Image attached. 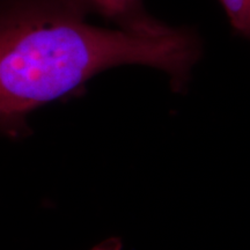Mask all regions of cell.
<instances>
[{"mask_svg":"<svg viewBox=\"0 0 250 250\" xmlns=\"http://www.w3.org/2000/svg\"><path fill=\"white\" fill-rule=\"evenodd\" d=\"M236 35L250 41V0H218Z\"/></svg>","mask_w":250,"mask_h":250,"instance_id":"cell-3","label":"cell"},{"mask_svg":"<svg viewBox=\"0 0 250 250\" xmlns=\"http://www.w3.org/2000/svg\"><path fill=\"white\" fill-rule=\"evenodd\" d=\"M202 54V41L190 28L145 35L92 26L62 0H2L1 129L14 138L22 136L29 112L78 92L90 78L121 65L164 71L180 92Z\"/></svg>","mask_w":250,"mask_h":250,"instance_id":"cell-1","label":"cell"},{"mask_svg":"<svg viewBox=\"0 0 250 250\" xmlns=\"http://www.w3.org/2000/svg\"><path fill=\"white\" fill-rule=\"evenodd\" d=\"M68 7L83 17L98 14L117 28L145 35H165L170 27L151 17L144 7L143 0H62Z\"/></svg>","mask_w":250,"mask_h":250,"instance_id":"cell-2","label":"cell"},{"mask_svg":"<svg viewBox=\"0 0 250 250\" xmlns=\"http://www.w3.org/2000/svg\"><path fill=\"white\" fill-rule=\"evenodd\" d=\"M122 249V242L120 239L116 237H111V239L102 241L100 245L94 247L92 250H121Z\"/></svg>","mask_w":250,"mask_h":250,"instance_id":"cell-4","label":"cell"}]
</instances>
